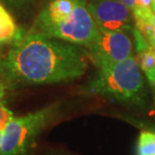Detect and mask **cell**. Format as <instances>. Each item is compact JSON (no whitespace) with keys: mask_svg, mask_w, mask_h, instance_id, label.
Here are the masks:
<instances>
[{"mask_svg":"<svg viewBox=\"0 0 155 155\" xmlns=\"http://www.w3.org/2000/svg\"><path fill=\"white\" fill-rule=\"evenodd\" d=\"M3 63L18 89L23 86L72 82L88 69L85 48L31 31H19Z\"/></svg>","mask_w":155,"mask_h":155,"instance_id":"6da1fadb","label":"cell"},{"mask_svg":"<svg viewBox=\"0 0 155 155\" xmlns=\"http://www.w3.org/2000/svg\"><path fill=\"white\" fill-rule=\"evenodd\" d=\"M97 70L96 76L82 87L81 93L143 106L146 91L137 58L133 55L120 63Z\"/></svg>","mask_w":155,"mask_h":155,"instance_id":"7a4b0ae2","label":"cell"},{"mask_svg":"<svg viewBox=\"0 0 155 155\" xmlns=\"http://www.w3.org/2000/svg\"><path fill=\"white\" fill-rule=\"evenodd\" d=\"M61 102L35 112L14 117L1 138V155H32L40 133L51 125L60 113Z\"/></svg>","mask_w":155,"mask_h":155,"instance_id":"3957f363","label":"cell"},{"mask_svg":"<svg viewBox=\"0 0 155 155\" xmlns=\"http://www.w3.org/2000/svg\"><path fill=\"white\" fill-rule=\"evenodd\" d=\"M31 32L87 48L97 38L99 28L89 10L88 1L78 0L76 7L69 18Z\"/></svg>","mask_w":155,"mask_h":155,"instance_id":"277c9868","label":"cell"},{"mask_svg":"<svg viewBox=\"0 0 155 155\" xmlns=\"http://www.w3.org/2000/svg\"><path fill=\"white\" fill-rule=\"evenodd\" d=\"M130 33V31L99 30L96 39L86 48L89 60L97 69H101L133 57L134 38Z\"/></svg>","mask_w":155,"mask_h":155,"instance_id":"5b68a950","label":"cell"},{"mask_svg":"<svg viewBox=\"0 0 155 155\" xmlns=\"http://www.w3.org/2000/svg\"><path fill=\"white\" fill-rule=\"evenodd\" d=\"M88 7L99 30L132 32L134 29L130 9L119 0H91Z\"/></svg>","mask_w":155,"mask_h":155,"instance_id":"8992f818","label":"cell"},{"mask_svg":"<svg viewBox=\"0 0 155 155\" xmlns=\"http://www.w3.org/2000/svg\"><path fill=\"white\" fill-rule=\"evenodd\" d=\"M77 2L78 0H51L39 12L30 31L58 23L69 18L76 7Z\"/></svg>","mask_w":155,"mask_h":155,"instance_id":"52a82bcc","label":"cell"},{"mask_svg":"<svg viewBox=\"0 0 155 155\" xmlns=\"http://www.w3.org/2000/svg\"><path fill=\"white\" fill-rule=\"evenodd\" d=\"M19 31L13 16L0 1V45L12 43Z\"/></svg>","mask_w":155,"mask_h":155,"instance_id":"ba28073f","label":"cell"},{"mask_svg":"<svg viewBox=\"0 0 155 155\" xmlns=\"http://www.w3.org/2000/svg\"><path fill=\"white\" fill-rule=\"evenodd\" d=\"M140 70L145 74L148 83L153 90L155 89V46L149 45L147 48L138 52L137 58Z\"/></svg>","mask_w":155,"mask_h":155,"instance_id":"9c48e42d","label":"cell"},{"mask_svg":"<svg viewBox=\"0 0 155 155\" xmlns=\"http://www.w3.org/2000/svg\"><path fill=\"white\" fill-rule=\"evenodd\" d=\"M136 155H155V132L142 130L139 134Z\"/></svg>","mask_w":155,"mask_h":155,"instance_id":"30bf717a","label":"cell"},{"mask_svg":"<svg viewBox=\"0 0 155 155\" xmlns=\"http://www.w3.org/2000/svg\"><path fill=\"white\" fill-rule=\"evenodd\" d=\"M17 88L9 78L3 63V57H0V100H5Z\"/></svg>","mask_w":155,"mask_h":155,"instance_id":"8fae6325","label":"cell"},{"mask_svg":"<svg viewBox=\"0 0 155 155\" xmlns=\"http://www.w3.org/2000/svg\"><path fill=\"white\" fill-rule=\"evenodd\" d=\"M13 12L22 13L31 6L33 0H0Z\"/></svg>","mask_w":155,"mask_h":155,"instance_id":"7c38bea8","label":"cell"},{"mask_svg":"<svg viewBox=\"0 0 155 155\" xmlns=\"http://www.w3.org/2000/svg\"><path fill=\"white\" fill-rule=\"evenodd\" d=\"M13 113L6 106L4 100H0V133L4 131L8 123L13 119Z\"/></svg>","mask_w":155,"mask_h":155,"instance_id":"4fadbf2b","label":"cell"},{"mask_svg":"<svg viewBox=\"0 0 155 155\" xmlns=\"http://www.w3.org/2000/svg\"><path fill=\"white\" fill-rule=\"evenodd\" d=\"M146 41L151 45L155 46V13L153 14L152 18H151V22H150V29L149 32L146 36Z\"/></svg>","mask_w":155,"mask_h":155,"instance_id":"5bb4252c","label":"cell"},{"mask_svg":"<svg viewBox=\"0 0 155 155\" xmlns=\"http://www.w3.org/2000/svg\"><path fill=\"white\" fill-rule=\"evenodd\" d=\"M132 122V124H134L139 128H141L142 130H148V131H152L155 132V122L154 123H147L143 122V121H139V120H130Z\"/></svg>","mask_w":155,"mask_h":155,"instance_id":"9a60e30c","label":"cell"},{"mask_svg":"<svg viewBox=\"0 0 155 155\" xmlns=\"http://www.w3.org/2000/svg\"><path fill=\"white\" fill-rule=\"evenodd\" d=\"M138 7L142 8H151L152 7V0H136Z\"/></svg>","mask_w":155,"mask_h":155,"instance_id":"2e32d148","label":"cell"},{"mask_svg":"<svg viewBox=\"0 0 155 155\" xmlns=\"http://www.w3.org/2000/svg\"><path fill=\"white\" fill-rule=\"evenodd\" d=\"M123 3L124 5H126L127 7H128L130 10H134L136 8V6H137V3H136V0H119Z\"/></svg>","mask_w":155,"mask_h":155,"instance_id":"e0dca14e","label":"cell"},{"mask_svg":"<svg viewBox=\"0 0 155 155\" xmlns=\"http://www.w3.org/2000/svg\"><path fill=\"white\" fill-rule=\"evenodd\" d=\"M152 10H153V12L155 13V0H152Z\"/></svg>","mask_w":155,"mask_h":155,"instance_id":"ac0fdd59","label":"cell"},{"mask_svg":"<svg viewBox=\"0 0 155 155\" xmlns=\"http://www.w3.org/2000/svg\"><path fill=\"white\" fill-rule=\"evenodd\" d=\"M1 138H2V133H0V155H1Z\"/></svg>","mask_w":155,"mask_h":155,"instance_id":"d6986e66","label":"cell"},{"mask_svg":"<svg viewBox=\"0 0 155 155\" xmlns=\"http://www.w3.org/2000/svg\"><path fill=\"white\" fill-rule=\"evenodd\" d=\"M153 92H154V98H155V89L153 90Z\"/></svg>","mask_w":155,"mask_h":155,"instance_id":"ffe728a7","label":"cell"}]
</instances>
